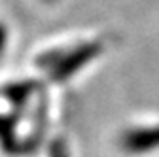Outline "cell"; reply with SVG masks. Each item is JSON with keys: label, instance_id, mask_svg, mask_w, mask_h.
I'll list each match as a JSON object with an SVG mask.
<instances>
[{"label": "cell", "instance_id": "1", "mask_svg": "<svg viewBox=\"0 0 159 157\" xmlns=\"http://www.w3.org/2000/svg\"><path fill=\"white\" fill-rule=\"evenodd\" d=\"M159 144V129H140L125 134L123 146L129 151H146Z\"/></svg>", "mask_w": 159, "mask_h": 157}, {"label": "cell", "instance_id": "2", "mask_svg": "<svg viewBox=\"0 0 159 157\" xmlns=\"http://www.w3.org/2000/svg\"><path fill=\"white\" fill-rule=\"evenodd\" d=\"M4 42H6V32H4L2 27H0V49L4 47Z\"/></svg>", "mask_w": 159, "mask_h": 157}]
</instances>
